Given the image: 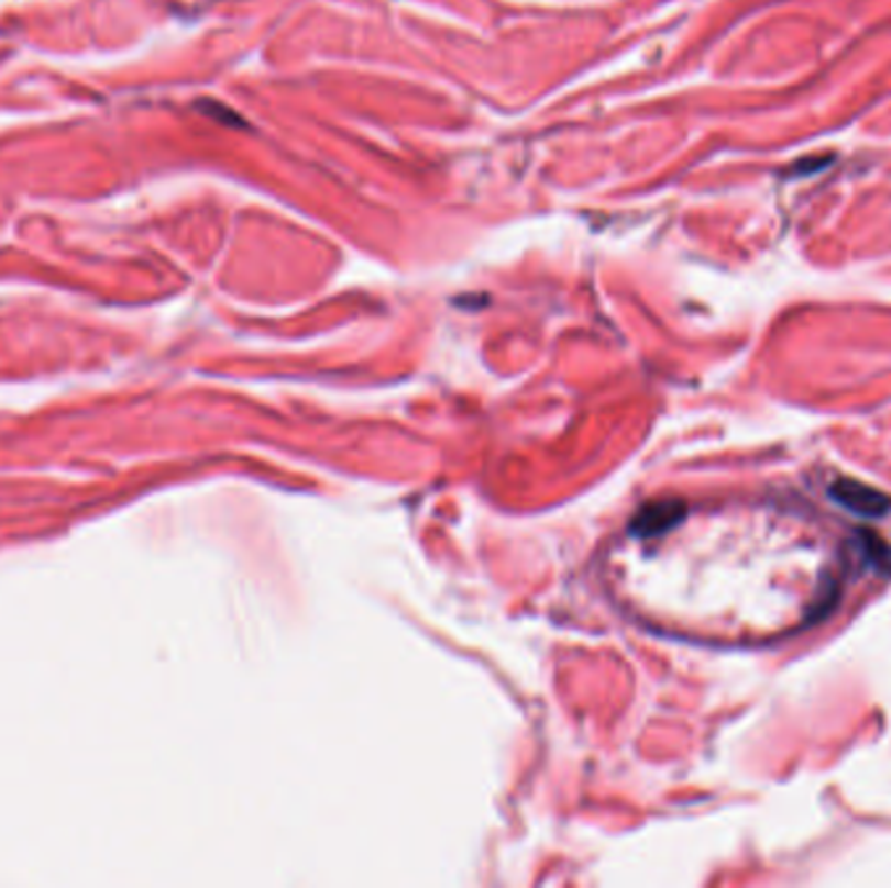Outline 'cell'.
<instances>
[{
  "mask_svg": "<svg viewBox=\"0 0 891 888\" xmlns=\"http://www.w3.org/2000/svg\"><path fill=\"white\" fill-rule=\"evenodd\" d=\"M832 498L847 511L860 513V517H881L889 509V498L868 485L855 482V479H837L832 485Z\"/></svg>",
  "mask_w": 891,
  "mask_h": 888,
  "instance_id": "obj_1",
  "label": "cell"
}]
</instances>
